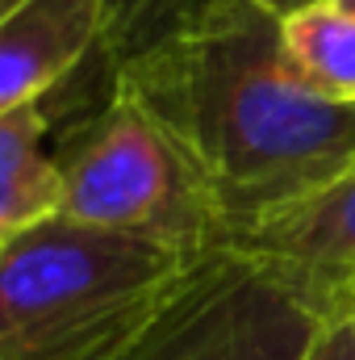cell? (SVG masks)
Listing matches in <instances>:
<instances>
[{
  "mask_svg": "<svg viewBox=\"0 0 355 360\" xmlns=\"http://www.w3.org/2000/svg\"><path fill=\"white\" fill-rule=\"evenodd\" d=\"M109 72L180 147L222 243L355 168V105L293 72L280 17L255 0H222L192 30Z\"/></svg>",
  "mask_w": 355,
  "mask_h": 360,
  "instance_id": "1",
  "label": "cell"
},
{
  "mask_svg": "<svg viewBox=\"0 0 355 360\" xmlns=\"http://www.w3.org/2000/svg\"><path fill=\"white\" fill-rule=\"evenodd\" d=\"M201 256L67 214L38 222L0 248V360H113Z\"/></svg>",
  "mask_w": 355,
  "mask_h": 360,
  "instance_id": "2",
  "label": "cell"
},
{
  "mask_svg": "<svg viewBox=\"0 0 355 360\" xmlns=\"http://www.w3.org/2000/svg\"><path fill=\"white\" fill-rule=\"evenodd\" d=\"M63 214L100 231L163 239L184 252L222 248V231L205 188L159 122L117 84L88 122L59 147Z\"/></svg>",
  "mask_w": 355,
  "mask_h": 360,
  "instance_id": "3",
  "label": "cell"
},
{
  "mask_svg": "<svg viewBox=\"0 0 355 360\" xmlns=\"http://www.w3.org/2000/svg\"><path fill=\"white\" fill-rule=\"evenodd\" d=\"M326 323L280 272L213 248L113 360H305Z\"/></svg>",
  "mask_w": 355,
  "mask_h": 360,
  "instance_id": "4",
  "label": "cell"
},
{
  "mask_svg": "<svg viewBox=\"0 0 355 360\" xmlns=\"http://www.w3.org/2000/svg\"><path fill=\"white\" fill-rule=\"evenodd\" d=\"M222 248L280 272L322 319H355V168Z\"/></svg>",
  "mask_w": 355,
  "mask_h": 360,
  "instance_id": "5",
  "label": "cell"
},
{
  "mask_svg": "<svg viewBox=\"0 0 355 360\" xmlns=\"http://www.w3.org/2000/svg\"><path fill=\"white\" fill-rule=\"evenodd\" d=\"M100 0H0V113L46 101L105 46Z\"/></svg>",
  "mask_w": 355,
  "mask_h": 360,
  "instance_id": "6",
  "label": "cell"
},
{
  "mask_svg": "<svg viewBox=\"0 0 355 360\" xmlns=\"http://www.w3.org/2000/svg\"><path fill=\"white\" fill-rule=\"evenodd\" d=\"M46 101L0 113V248L63 214V164Z\"/></svg>",
  "mask_w": 355,
  "mask_h": 360,
  "instance_id": "7",
  "label": "cell"
},
{
  "mask_svg": "<svg viewBox=\"0 0 355 360\" xmlns=\"http://www.w3.org/2000/svg\"><path fill=\"white\" fill-rule=\"evenodd\" d=\"M280 38L293 72L314 92L355 105V17L335 0L305 4L280 17Z\"/></svg>",
  "mask_w": 355,
  "mask_h": 360,
  "instance_id": "8",
  "label": "cell"
},
{
  "mask_svg": "<svg viewBox=\"0 0 355 360\" xmlns=\"http://www.w3.org/2000/svg\"><path fill=\"white\" fill-rule=\"evenodd\" d=\"M100 4L109 17L100 55L109 68H121V63L163 46L168 38L192 30L222 0H100Z\"/></svg>",
  "mask_w": 355,
  "mask_h": 360,
  "instance_id": "9",
  "label": "cell"
},
{
  "mask_svg": "<svg viewBox=\"0 0 355 360\" xmlns=\"http://www.w3.org/2000/svg\"><path fill=\"white\" fill-rule=\"evenodd\" d=\"M305 360H355V319H330Z\"/></svg>",
  "mask_w": 355,
  "mask_h": 360,
  "instance_id": "10",
  "label": "cell"
},
{
  "mask_svg": "<svg viewBox=\"0 0 355 360\" xmlns=\"http://www.w3.org/2000/svg\"><path fill=\"white\" fill-rule=\"evenodd\" d=\"M255 4H264L267 13H276V17H288V13H297L305 4H318V0H255Z\"/></svg>",
  "mask_w": 355,
  "mask_h": 360,
  "instance_id": "11",
  "label": "cell"
},
{
  "mask_svg": "<svg viewBox=\"0 0 355 360\" xmlns=\"http://www.w3.org/2000/svg\"><path fill=\"white\" fill-rule=\"evenodd\" d=\"M335 4H339L343 13H351V17H355V0H335Z\"/></svg>",
  "mask_w": 355,
  "mask_h": 360,
  "instance_id": "12",
  "label": "cell"
}]
</instances>
